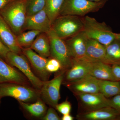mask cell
<instances>
[{
  "mask_svg": "<svg viewBox=\"0 0 120 120\" xmlns=\"http://www.w3.org/2000/svg\"><path fill=\"white\" fill-rule=\"evenodd\" d=\"M27 0H15L0 10V15L16 36L23 32Z\"/></svg>",
  "mask_w": 120,
  "mask_h": 120,
  "instance_id": "1",
  "label": "cell"
},
{
  "mask_svg": "<svg viewBox=\"0 0 120 120\" xmlns=\"http://www.w3.org/2000/svg\"><path fill=\"white\" fill-rule=\"evenodd\" d=\"M84 30L89 38L98 41L105 46L116 38V33L105 22H100L94 18L83 17Z\"/></svg>",
  "mask_w": 120,
  "mask_h": 120,
  "instance_id": "2",
  "label": "cell"
},
{
  "mask_svg": "<svg viewBox=\"0 0 120 120\" xmlns=\"http://www.w3.org/2000/svg\"><path fill=\"white\" fill-rule=\"evenodd\" d=\"M83 17L71 15H61L55 19L52 28L55 34L65 39L84 30Z\"/></svg>",
  "mask_w": 120,
  "mask_h": 120,
  "instance_id": "3",
  "label": "cell"
},
{
  "mask_svg": "<svg viewBox=\"0 0 120 120\" xmlns=\"http://www.w3.org/2000/svg\"><path fill=\"white\" fill-rule=\"evenodd\" d=\"M40 92L28 85L15 83H0V98L9 97L28 103L38 99Z\"/></svg>",
  "mask_w": 120,
  "mask_h": 120,
  "instance_id": "4",
  "label": "cell"
},
{
  "mask_svg": "<svg viewBox=\"0 0 120 120\" xmlns=\"http://www.w3.org/2000/svg\"><path fill=\"white\" fill-rule=\"evenodd\" d=\"M106 3L89 0H65L60 15H68L84 17L88 13L99 11Z\"/></svg>",
  "mask_w": 120,
  "mask_h": 120,
  "instance_id": "5",
  "label": "cell"
},
{
  "mask_svg": "<svg viewBox=\"0 0 120 120\" xmlns=\"http://www.w3.org/2000/svg\"><path fill=\"white\" fill-rule=\"evenodd\" d=\"M65 70H61L52 79L43 81L40 89V95L45 103L55 108L60 98V88L62 83Z\"/></svg>",
  "mask_w": 120,
  "mask_h": 120,
  "instance_id": "6",
  "label": "cell"
},
{
  "mask_svg": "<svg viewBox=\"0 0 120 120\" xmlns=\"http://www.w3.org/2000/svg\"><path fill=\"white\" fill-rule=\"evenodd\" d=\"M6 61L22 72L34 87L41 89L43 81L32 71L29 61L23 54H19L9 51L7 54Z\"/></svg>",
  "mask_w": 120,
  "mask_h": 120,
  "instance_id": "7",
  "label": "cell"
},
{
  "mask_svg": "<svg viewBox=\"0 0 120 120\" xmlns=\"http://www.w3.org/2000/svg\"><path fill=\"white\" fill-rule=\"evenodd\" d=\"M47 34L50 42V57L58 60L62 65V70L66 71L71 67L72 58L64 40L57 36L52 28Z\"/></svg>",
  "mask_w": 120,
  "mask_h": 120,
  "instance_id": "8",
  "label": "cell"
},
{
  "mask_svg": "<svg viewBox=\"0 0 120 120\" xmlns=\"http://www.w3.org/2000/svg\"><path fill=\"white\" fill-rule=\"evenodd\" d=\"M79 109V113L90 112L101 108L110 107L108 98L100 92L74 95Z\"/></svg>",
  "mask_w": 120,
  "mask_h": 120,
  "instance_id": "9",
  "label": "cell"
},
{
  "mask_svg": "<svg viewBox=\"0 0 120 120\" xmlns=\"http://www.w3.org/2000/svg\"><path fill=\"white\" fill-rule=\"evenodd\" d=\"M88 38L83 30L64 39L72 60L88 61L86 57V50Z\"/></svg>",
  "mask_w": 120,
  "mask_h": 120,
  "instance_id": "10",
  "label": "cell"
},
{
  "mask_svg": "<svg viewBox=\"0 0 120 120\" xmlns=\"http://www.w3.org/2000/svg\"><path fill=\"white\" fill-rule=\"evenodd\" d=\"M63 84L74 95L99 92L98 79L90 75L74 82Z\"/></svg>",
  "mask_w": 120,
  "mask_h": 120,
  "instance_id": "11",
  "label": "cell"
},
{
  "mask_svg": "<svg viewBox=\"0 0 120 120\" xmlns=\"http://www.w3.org/2000/svg\"><path fill=\"white\" fill-rule=\"evenodd\" d=\"M91 62L72 59L71 67L65 71L62 84L74 82L90 75Z\"/></svg>",
  "mask_w": 120,
  "mask_h": 120,
  "instance_id": "12",
  "label": "cell"
},
{
  "mask_svg": "<svg viewBox=\"0 0 120 120\" xmlns=\"http://www.w3.org/2000/svg\"><path fill=\"white\" fill-rule=\"evenodd\" d=\"M51 29L52 24L44 8L38 13L27 17L23 32L36 30L47 34Z\"/></svg>",
  "mask_w": 120,
  "mask_h": 120,
  "instance_id": "13",
  "label": "cell"
},
{
  "mask_svg": "<svg viewBox=\"0 0 120 120\" xmlns=\"http://www.w3.org/2000/svg\"><path fill=\"white\" fill-rule=\"evenodd\" d=\"M12 66L0 56V83H15L28 85L30 82L27 78Z\"/></svg>",
  "mask_w": 120,
  "mask_h": 120,
  "instance_id": "14",
  "label": "cell"
},
{
  "mask_svg": "<svg viewBox=\"0 0 120 120\" xmlns=\"http://www.w3.org/2000/svg\"><path fill=\"white\" fill-rule=\"evenodd\" d=\"M22 52L41 79L43 81H47L50 73L46 68L48 58L40 56L30 47L22 49Z\"/></svg>",
  "mask_w": 120,
  "mask_h": 120,
  "instance_id": "15",
  "label": "cell"
},
{
  "mask_svg": "<svg viewBox=\"0 0 120 120\" xmlns=\"http://www.w3.org/2000/svg\"><path fill=\"white\" fill-rule=\"evenodd\" d=\"M76 118L79 120H120V113L112 107H107L79 113Z\"/></svg>",
  "mask_w": 120,
  "mask_h": 120,
  "instance_id": "16",
  "label": "cell"
},
{
  "mask_svg": "<svg viewBox=\"0 0 120 120\" xmlns=\"http://www.w3.org/2000/svg\"><path fill=\"white\" fill-rule=\"evenodd\" d=\"M0 39L11 52L22 53V49L17 43L16 35L0 15Z\"/></svg>",
  "mask_w": 120,
  "mask_h": 120,
  "instance_id": "17",
  "label": "cell"
},
{
  "mask_svg": "<svg viewBox=\"0 0 120 120\" xmlns=\"http://www.w3.org/2000/svg\"><path fill=\"white\" fill-rule=\"evenodd\" d=\"M86 57L90 62L101 61L109 64L106 57V46L94 39L88 38Z\"/></svg>",
  "mask_w": 120,
  "mask_h": 120,
  "instance_id": "18",
  "label": "cell"
},
{
  "mask_svg": "<svg viewBox=\"0 0 120 120\" xmlns=\"http://www.w3.org/2000/svg\"><path fill=\"white\" fill-rule=\"evenodd\" d=\"M90 75L99 80H114L112 65L101 61L91 62Z\"/></svg>",
  "mask_w": 120,
  "mask_h": 120,
  "instance_id": "19",
  "label": "cell"
},
{
  "mask_svg": "<svg viewBox=\"0 0 120 120\" xmlns=\"http://www.w3.org/2000/svg\"><path fill=\"white\" fill-rule=\"evenodd\" d=\"M37 53L45 58L50 57V42L46 33L41 32L30 47Z\"/></svg>",
  "mask_w": 120,
  "mask_h": 120,
  "instance_id": "20",
  "label": "cell"
},
{
  "mask_svg": "<svg viewBox=\"0 0 120 120\" xmlns=\"http://www.w3.org/2000/svg\"><path fill=\"white\" fill-rule=\"evenodd\" d=\"M99 92L107 98L120 94V82L98 79Z\"/></svg>",
  "mask_w": 120,
  "mask_h": 120,
  "instance_id": "21",
  "label": "cell"
},
{
  "mask_svg": "<svg viewBox=\"0 0 120 120\" xmlns=\"http://www.w3.org/2000/svg\"><path fill=\"white\" fill-rule=\"evenodd\" d=\"M106 46V57L110 65L120 64V40L116 38Z\"/></svg>",
  "mask_w": 120,
  "mask_h": 120,
  "instance_id": "22",
  "label": "cell"
},
{
  "mask_svg": "<svg viewBox=\"0 0 120 120\" xmlns=\"http://www.w3.org/2000/svg\"><path fill=\"white\" fill-rule=\"evenodd\" d=\"M65 0H46L45 9L52 25L60 15Z\"/></svg>",
  "mask_w": 120,
  "mask_h": 120,
  "instance_id": "23",
  "label": "cell"
},
{
  "mask_svg": "<svg viewBox=\"0 0 120 120\" xmlns=\"http://www.w3.org/2000/svg\"><path fill=\"white\" fill-rule=\"evenodd\" d=\"M23 108L31 116L39 117L43 116L46 111V107L45 103L39 99H38L34 103H29L19 101Z\"/></svg>",
  "mask_w": 120,
  "mask_h": 120,
  "instance_id": "24",
  "label": "cell"
},
{
  "mask_svg": "<svg viewBox=\"0 0 120 120\" xmlns=\"http://www.w3.org/2000/svg\"><path fill=\"white\" fill-rule=\"evenodd\" d=\"M41 32L39 31L36 30L24 31L16 36L17 43L22 49L30 47L38 35Z\"/></svg>",
  "mask_w": 120,
  "mask_h": 120,
  "instance_id": "25",
  "label": "cell"
},
{
  "mask_svg": "<svg viewBox=\"0 0 120 120\" xmlns=\"http://www.w3.org/2000/svg\"><path fill=\"white\" fill-rule=\"evenodd\" d=\"M46 0H27L26 5L27 16L34 15L42 11L45 4Z\"/></svg>",
  "mask_w": 120,
  "mask_h": 120,
  "instance_id": "26",
  "label": "cell"
},
{
  "mask_svg": "<svg viewBox=\"0 0 120 120\" xmlns=\"http://www.w3.org/2000/svg\"><path fill=\"white\" fill-rule=\"evenodd\" d=\"M46 68L49 73L57 72L62 69L60 62L56 58L52 57L48 58Z\"/></svg>",
  "mask_w": 120,
  "mask_h": 120,
  "instance_id": "27",
  "label": "cell"
},
{
  "mask_svg": "<svg viewBox=\"0 0 120 120\" xmlns=\"http://www.w3.org/2000/svg\"><path fill=\"white\" fill-rule=\"evenodd\" d=\"M71 104L68 100L63 102L62 103L57 104L55 109L62 115L70 114L71 109Z\"/></svg>",
  "mask_w": 120,
  "mask_h": 120,
  "instance_id": "28",
  "label": "cell"
},
{
  "mask_svg": "<svg viewBox=\"0 0 120 120\" xmlns=\"http://www.w3.org/2000/svg\"><path fill=\"white\" fill-rule=\"evenodd\" d=\"M55 108L51 107L48 109L43 120H60L61 118L58 116Z\"/></svg>",
  "mask_w": 120,
  "mask_h": 120,
  "instance_id": "29",
  "label": "cell"
},
{
  "mask_svg": "<svg viewBox=\"0 0 120 120\" xmlns=\"http://www.w3.org/2000/svg\"><path fill=\"white\" fill-rule=\"evenodd\" d=\"M110 107H112L120 113V94L108 98Z\"/></svg>",
  "mask_w": 120,
  "mask_h": 120,
  "instance_id": "30",
  "label": "cell"
},
{
  "mask_svg": "<svg viewBox=\"0 0 120 120\" xmlns=\"http://www.w3.org/2000/svg\"><path fill=\"white\" fill-rule=\"evenodd\" d=\"M112 69L114 80L120 82V64L112 65Z\"/></svg>",
  "mask_w": 120,
  "mask_h": 120,
  "instance_id": "31",
  "label": "cell"
},
{
  "mask_svg": "<svg viewBox=\"0 0 120 120\" xmlns=\"http://www.w3.org/2000/svg\"><path fill=\"white\" fill-rule=\"evenodd\" d=\"M10 51L0 39V56L6 60L7 54Z\"/></svg>",
  "mask_w": 120,
  "mask_h": 120,
  "instance_id": "32",
  "label": "cell"
},
{
  "mask_svg": "<svg viewBox=\"0 0 120 120\" xmlns=\"http://www.w3.org/2000/svg\"><path fill=\"white\" fill-rule=\"evenodd\" d=\"M15 0H0V10L11 2Z\"/></svg>",
  "mask_w": 120,
  "mask_h": 120,
  "instance_id": "33",
  "label": "cell"
},
{
  "mask_svg": "<svg viewBox=\"0 0 120 120\" xmlns=\"http://www.w3.org/2000/svg\"><path fill=\"white\" fill-rule=\"evenodd\" d=\"M74 119V117L70 114L63 115L61 118V120H73Z\"/></svg>",
  "mask_w": 120,
  "mask_h": 120,
  "instance_id": "34",
  "label": "cell"
},
{
  "mask_svg": "<svg viewBox=\"0 0 120 120\" xmlns=\"http://www.w3.org/2000/svg\"><path fill=\"white\" fill-rule=\"evenodd\" d=\"M89 0L91 1H94V2H106L109 0Z\"/></svg>",
  "mask_w": 120,
  "mask_h": 120,
  "instance_id": "35",
  "label": "cell"
},
{
  "mask_svg": "<svg viewBox=\"0 0 120 120\" xmlns=\"http://www.w3.org/2000/svg\"><path fill=\"white\" fill-rule=\"evenodd\" d=\"M116 38L119 39L120 40V33L117 34L116 33Z\"/></svg>",
  "mask_w": 120,
  "mask_h": 120,
  "instance_id": "36",
  "label": "cell"
},
{
  "mask_svg": "<svg viewBox=\"0 0 120 120\" xmlns=\"http://www.w3.org/2000/svg\"><path fill=\"white\" fill-rule=\"evenodd\" d=\"M1 98H0V100H1Z\"/></svg>",
  "mask_w": 120,
  "mask_h": 120,
  "instance_id": "37",
  "label": "cell"
}]
</instances>
